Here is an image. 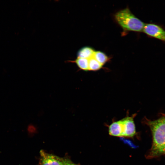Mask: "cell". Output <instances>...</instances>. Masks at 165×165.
I'll return each instance as SVG.
<instances>
[{
    "mask_svg": "<svg viewBox=\"0 0 165 165\" xmlns=\"http://www.w3.org/2000/svg\"><path fill=\"white\" fill-rule=\"evenodd\" d=\"M74 62L81 69L86 71H89L88 59L78 57Z\"/></svg>",
    "mask_w": 165,
    "mask_h": 165,
    "instance_id": "obj_8",
    "label": "cell"
},
{
    "mask_svg": "<svg viewBox=\"0 0 165 165\" xmlns=\"http://www.w3.org/2000/svg\"><path fill=\"white\" fill-rule=\"evenodd\" d=\"M143 122L150 128L152 136V145L146 154L147 158L165 154V114L161 113L160 117L152 120L145 118Z\"/></svg>",
    "mask_w": 165,
    "mask_h": 165,
    "instance_id": "obj_1",
    "label": "cell"
},
{
    "mask_svg": "<svg viewBox=\"0 0 165 165\" xmlns=\"http://www.w3.org/2000/svg\"><path fill=\"white\" fill-rule=\"evenodd\" d=\"M39 153V165H63L64 158L48 153L42 150Z\"/></svg>",
    "mask_w": 165,
    "mask_h": 165,
    "instance_id": "obj_5",
    "label": "cell"
},
{
    "mask_svg": "<svg viewBox=\"0 0 165 165\" xmlns=\"http://www.w3.org/2000/svg\"><path fill=\"white\" fill-rule=\"evenodd\" d=\"M89 71H95L99 70L102 65L98 62L93 57L88 59Z\"/></svg>",
    "mask_w": 165,
    "mask_h": 165,
    "instance_id": "obj_7",
    "label": "cell"
},
{
    "mask_svg": "<svg viewBox=\"0 0 165 165\" xmlns=\"http://www.w3.org/2000/svg\"><path fill=\"white\" fill-rule=\"evenodd\" d=\"M63 165H77L68 159L64 158Z\"/></svg>",
    "mask_w": 165,
    "mask_h": 165,
    "instance_id": "obj_10",
    "label": "cell"
},
{
    "mask_svg": "<svg viewBox=\"0 0 165 165\" xmlns=\"http://www.w3.org/2000/svg\"><path fill=\"white\" fill-rule=\"evenodd\" d=\"M94 52L90 47H83L77 53L78 57L89 59L93 56Z\"/></svg>",
    "mask_w": 165,
    "mask_h": 165,
    "instance_id": "obj_6",
    "label": "cell"
},
{
    "mask_svg": "<svg viewBox=\"0 0 165 165\" xmlns=\"http://www.w3.org/2000/svg\"><path fill=\"white\" fill-rule=\"evenodd\" d=\"M143 32L150 37L165 42V28L160 24L153 23L145 24Z\"/></svg>",
    "mask_w": 165,
    "mask_h": 165,
    "instance_id": "obj_4",
    "label": "cell"
},
{
    "mask_svg": "<svg viewBox=\"0 0 165 165\" xmlns=\"http://www.w3.org/2000/svg\"><path fill=\"white\" fill-rule=\"evenodd\" d=\"M115 17L116 22L123 29L136 32L143 31L145 24L133 14L128 8L117 12Z\"/></svg>",
    "mask_w": 165,
    "mask_h": 165,
    "instance_id": "obj_3",
    "label": "cell"
},
{
    "mask_svg": "<svg viewBox=\"0 0 165 165\" xmlns=\"http://www.w3.org/2000/svg\"><path fill=\"white\" fill-rule=\"evenodd\" d=\"M135 115L127 117L113 122L108 127L109 134L112 136L131 138L136 133L134 118Z\"/></svg>",
    "mask_w": 165,
    "mask_h": 165,
    "instance_id": "obj_2",
    "label": "cell"
},
{
    "mask_svg": "<svg viewBox=\"0 0 165 165\" xmlns=\"http://www.w3.org/2000/svg\"><path fill=\"white\" fill-rule=\"evenodd\" d=\"M93 57L102 65L108 59V57L106 54L101 51H95Z\"/></svg>",
    "mask_w": 165,
    "mask_h": 165,
    "instance_id": "obj_9",
    "label": "cell"
}]
</instances>
